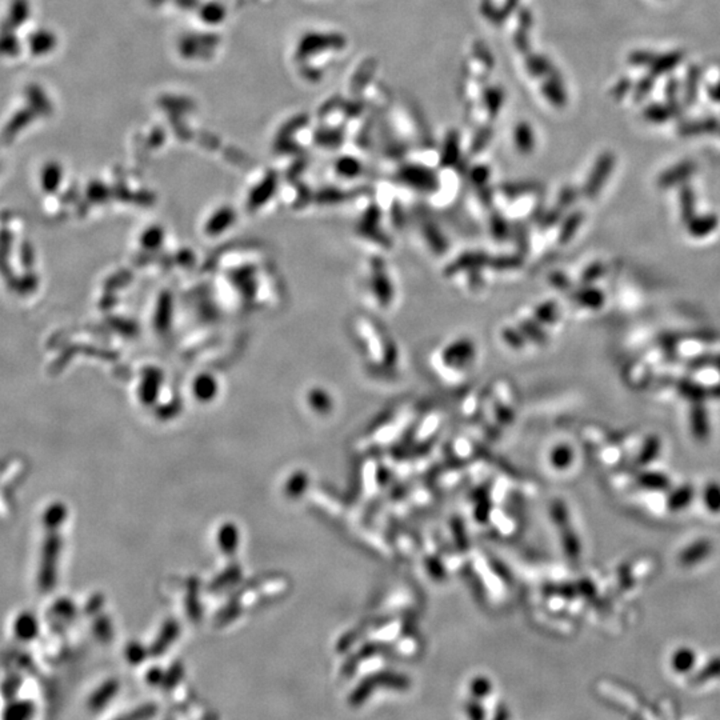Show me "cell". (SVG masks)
<instances>
[{
    "label": "cell",
    "mask_w": 720,
    "mask_h": 720,
    "mask_svg": "<svg viewBox=\"0 0 720 720\" xmlns=\"http://www.w3.org/2000/svg\"><path fill=\"white\" fill-rule=\"evenodd\" d=\"M477 359V346L468 338L451 341L440 352L444 368L454 372H464Z\"/></svg>",
    "instance_id": "obj_1"
},
{
    "label": "cell",
    "mask_w": 720,
    "mask_h": 720,
    "mask_svg": "<svg viewBox=\"0 0 720 720\" xmlns=\"http://www.w3.org/2000/svg\"><path fill=\"white\" fill-rule=\"evenodd\" d=\"M714 551L712 541L707 538L695 540L680 551L679 563L683 567H694L703 563Z\"/></svg>",
    "instance_id": "obj_2"
},
{
    "label": "cell",
    "mask_w": 720,
    "mask_h": 720,
    "mask_svg": "<svg viewBox=\"0 0 720 720\" xmlns=\"http://www.w3.org/2000/svg\"><path fill=\"white\" fill-rule=\"evenodd\" d=\"M374 278H372V288H374V295L377 297V299L380 303V306L383 307H388L391 306V301L394 299V286H392V281L391 278L386 270V267L383 266V263L380 261L377 264V268L374 271Z\"/></svg>",
    "instance_id": "obj_3"
},
{
    "label": "cell",
    "mask_w": 720,
    "mask_h": 720,
    "mask_svg": "<svg viewBox=\"0 0 720 720\" xmlns=\"http://www.w3.org/2000/svg\"><path fill=\"white\" fill-rule=\"evenodd\" d=\"M695 499V488L692 484H681L672 488L666 499V506L671 512H680L688 508V506Z\"/></svg>",
    "instance_id": "obj_4"
},
{
    "label": "cell",
    "mask_w": 720,
    "mask_h": 720,
    "mask_svg": "<svg viewBox=\"0 0 720 720\" xmlns=\"http://www.w3.org/2000/svg\"><path fill=\"white\" fill-rule=\"evenodd\" d=\"M401 178L420 191H432L435 186L434 175L423 167H408L401 172Z\"/></svg>",
    "instance_id": "obj_5"
},
{
    "label": "cell",
    "mask_w": 720,
    "mask_h": 720,
    "mask_svg": "<svg viewBox=\"0 0 720 720\" xmlns=\"http://www.w3.org/2000/svg\"><path fill=\"white\" fill-rule=\"evenodd\" d=\"M37 117H38L37 112L31 107L21 108L10 119V121L7 123V126L4 127L3 138L6 140L14 139L19 134L20 131L23 128H26Z\"/></svg>",
    "instance_id": "obj_6"
},
{
    "label": "cell",
    "mask_w": 720,
    "mask_h": 720,
    "mask_svg": "<svg viewBox=\"0 0 720 720\" xmlns=\"http://www.w3.org/2000/svg\"><path fill=\"white\" fill-rule=\"evenodd\" d=\"M637 484L647 491L663 492L671 488V479L659 471H644L638 475Z\"/></svg>",
    "instance_id": "obj_7"
},
{
    "label": "cell",
    "mask_w": 720,
    "mask_h": 720,
    "mask_svg": "<svg viewBox=\"0 0 720 720\" xmlns=\"http://www.w3.org/2000/svg\"><path fill=\"white\" fill-rule=\"evenodd\" d=\"M26 98L28 100V107H31L37 115L47 117L52 112L51 101L44 94V91L37 84H31L26 88Z\"/></svg>",
    "instance_id": "obj_8"
},
{
    "label": "cell",
    "mask_w": 720,
    "mask_h": 720,
    "mask_svg": "<svg viewBox=\"0 0 720 720\" xmlns=\"http://www.w3.org/2000/svg\"><path fill=\"white\" fill-rule=\"evenodd\" d=\"M697 664V652L690 647H680L671 657V667L674 672L684 675L694 670Z\"/></svg>",
    "instance_id": "obj_9"
},
{
    "label": "cell",
    "mask_w": 720,
    "mask_h": 720,
    "mask_svg": "<svg viewBox=\"0 0 720 720\" xmlns=\"http://www.w3.org/2000/svg\"><path fill=\"white\" fill-rule=\"evenodd\" d=\"M28 44H30V50L34 55H44L54 50V47L57 44V39L50 31L40 30V31L31 34V37L28 39Z\"/></svg>",
    "instance_id": "obj_10"
},
{
    "label": "cell",
    "mask_w": 720,
    "mask_h": 720,
    "mask_svg": "<svg viewBox=\"0 0 720 720\" xmlns=\"http://www.w3.org/2000/svg\"><path fill=\"white\" fill-rule=\"evenodd\" d=\"M28 15H30L28 3L26 0H15L10 8L8 18L4 23L3 30L12 31V30L18 28L20 24H23L26 20L28 19Z\"/></svg>",
    "instance_id": "obj_11"
},
{
    "label": "cell",
    "mask_w": 720,
    "mask_h": 720,
    "mask_svg": "<svg viewBox=\"0 0 720 720\" xmlns=\"http://www.w3.org/2000/svg\"><path fill=\"white\" fill-rule=\"evenodd\" d=\"M703 503L708 512L718 515L720 514V483L719 481H708L703 488Z\"/></svg>",
    "instance_id": "obj_12"
},
{
    "label": "cell",
    "mask_w": 720,
    "mask_h": 720,
    "mask_svg": "<svg viewBox=\"0 0 720 720\" xmlns=\"http://www.w3.org/2000/svg\"><path fill=\"white\" fill-rule=\"evenodd\" d=\"M660 450H661V443H660L659 438L658 437H650L648 439L644 441L643 447L640 448L639 455L637 458V463L639 466H648L654 460L658 459Z\"/></svg>",
    "instance_id": "obj_13"
},
{
    "label": "cell",
    "mask_w": 720,
    "mask_h": 720,
    "mask_svg": "<svg viewBox=\"0 0 720 720\" xmlns=\"http://www.w3.org/2000/svg\"><path fill=\"white\" fill-rule=\"evenodd\" d=\"M514 138H515V146L519 150L520 152L523 154H527V152H531L534 150V132L531 130V127L528 124H524L521 123L519 126H517L515 128V134H514Z\"/></svg>",
    "instance_id": "obj_14"
},
{
    "label": "cell",
    "mask_w": 720,
    "mask_h": 720,
    "mask_svg": "<svg viewBox=\"0 0 720 720\" xmlns=\"http://www.w3.org/2000/svg\"><path fill=\"white\" fill-rule=\"evenodd\" d=\"M720 678V657L707 661L699 671L695 674L692 681L697 684H703L710 680L719 679Z\"/></svg>",
    "instance_id": "obj_15"
},
{
    "label": "cell",
    "mask_w": 720,
    "mask_h": 720,
    "mask_svg": "<svg viewBox=\"0 0 720 720\" xmlns=\"http://www.w3.org/2000/svg\"><path fill=\"white\" fill-rule=\"evenodd\" d=\"M20 52V41L11 31L3 30L0 34V55L15 57Z\"/></svg>",
    "instance_id": "obj_16"
},
{
    "label": "cell",
    "mask_w": 720,
    "mask_h": 720,
    "mask_svg": "<svg viewBox=\"0 0 720 720\" xmlns=\"http://www.w3.org/2000/svg\"><path fill=\"white\" fill-rule=\"evenodd\" d=\"M551 460L557 468H567L574 460V451L567 444H559L552 450Z\"/></svg>",
    "instance_id": "obj_17"
},
{
    "label": "cell",
    "mask_w": 720,
    "mask_h": 720,
    "mask_svg": "<svg viewBox=\"0 0 720 720\" xmlns=\"http://www.w3.org/2000/svg\"><path fill=\"white\" fill-rule=\"evenodd\" d=\"M692 431L698 439H706L708 437V423L706 414L698 410L692 415Z\"/></svg>",
    "instance_id": "obj_18"
}]
</instances>
